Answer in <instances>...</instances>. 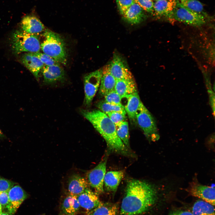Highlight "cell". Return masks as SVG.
<instances>
[{
    "instance_id": "cell-1",
    "label": "cell",
    "mask_w": 215,
    "mask_h": 215,
    "mask_svg": "<svg viewBox=\"0 0 215 215\" xmlns=\"http://www.w3.org/2000/svg\"><path fill=\"white\" fill-rule=\"evenodd\" d=\"M156 198V191L151 185L143 181L131 180L127 185L121 205L120 214H142L154 205Z\"/></svg>"
},
{
    "instance_id": "cell-2",
    "label": "cell",
    "mask_w": 215,
    "mask_h": 215,
    "mask_svg": "<svg viewBox=\"0 0 215 215\" xmlns=\"http://www.w3.org/2000/svg\"><path fill=\"white\" fill-rule=\"evenodd\" d=\"M80 112L104 139L110 150L127 156H133L118 136L115 125L106 114L99 110L81 109Z\"/></svg>"
},
{
    "instance_id": "cell-3",
    "label": "cell",
    "mask_w": 215,
    "mask_h": 215,
    "mask_svg": "<svg viewBox=\"0 0 215 215\" xmlns=\"http://www.w3.org/2000/svg\"><path fill=\"white\" fill-rule=\"evenodd\" d=\"M44 40L41 44L44 53L50 56L59 63L66 64L67 54L65 43L58 34L46 29L43 33Z\"/></svg>"
},
{
    "instance_id": "cell-4",
    "label": "cell",
    "mask_w": 215,
    "mask_h": 215,
    "mask_svg": "<svg viewBox=\"0 0 215 215\" xmlns=\"http://www.w3.org/2000/svg\"><path fill=\"white\" fill-rule=\"evenodd\" d=\"M10 44L13 53L16 54L23 52L37 53L41 49L40 42L36 35L22 30H17L13 33Z\"/></svg>"
},
{
    "instance_id": "cell-5",
    "label": "cell",
    "mask_w": 215,
    "mask_h": 215,
    "mask_svg": "<svg viewBox=\"0 0 215 215\" xmlns=\"http://www.w3.org/2000/svg\"><path fill=\"white\" fill-rule=\"evenodd\" d=\"M209 20L202 15L177 4L167 19L170 22L177 21L195 27L203 26Z\"/></svg>"
},
{
    "instance_id": "cell-6",
    "label": "cell",
    "mask_w": 215,
    "mask_h": 215,
    "mask_svg": "<svg viewBox=\"0 0 215 215\" xmlns=\"http://www.w3.org/2000/svg\"><path fill=\"white\" fill-rule=\"evenodd\" d=\"M136 119L149 140L156 141L159 139L160 136L156 121L142 101L136 113Z\"/></svg>"
},
{
    "instance_id": "cell-7",
    "label": "cell",
    "mask_w": 215,
    "mask_h": 215,
    "mask_svg": "<svg viewBox=\"0 0 215 215\" xmlns=\"http://www.w3.org/2000/svg\"><path fill=\"white\" fill-rule=\"evenodd\" d=\"M186 189L191 196L199 198L214 206L215 205L214 187L200 184L198 181L196 175H195Z\"/></svg>"
},
{
    "instance_id": "cell-8",
    "label": "cell",
    "mask_w": 215,
    "mask_h": 215,
    "mask_svg": "<svg viewBox=\"0 0 215 215\" xmlns=\"http://www.w3.org/2000/svg\"><path fill=\"white\" fill-rule=\"evenodd\" d=\"M102 76V69L97 70L85 75L84 78L85 97L84 105L90 106L99 87Z\"/></svg>"
},
{
    "instance_id": "cell-9",
    "label": "cell",
    "mask_w": 215,
    "mask_h": 215,
    "mask_svg": "<svg viewBox=\"0 0 215 215\" xmlns=\"http://www.w3.org/2000/svg\"><path fill=\"white\" fill-rule=\"evenodd\" d=\"M107 158L105 157L87 174L88 182L97 193L104 191V180L106 173Z\"/></svg>"
},
{
    "instance_id": "cell-10",
    "label": "cell",
    "mask_w": 215,
    "mask_h": 215,
    "mask_svg": "<svg viewBox=\"0 0 215 215\" xmlns=\"http://www.w3.org/2000/svg\"><path fill=\"white\" fill-rule=\"evenodd\" d=\"M8 202L5 209L10 215H13L28 195L19 185H14L8 191Z\"/></svg>"
},
{
    "instance_id": "cell-11",
    "label": "cell",
    "mask_w": 215,
    "mask_h": 215,
    "mask_svg": "<svg viewBox=\"0 0 215 215\" xmlns=\"http://www.w3.org/2000/svg\"><path fill=\"white\" fill-rule=\"evenodd\" d=\"M108 65L110 73L116 80L134 79L132 73L122 58L117 54L113 55Z\"/></svg>"
},
{
    "instance_id": "cell-12",
    "label": "cell",
    "mask_w": 215,
    "mask_h": 215,
    "mask_svg": "<svg viewBox=\"0 0 215 215\" xmlns=\"http://www.w3.org/2000/svg\"><path fill=\"white\" fill-rule=\"evenodd\" d=\"M42 73L44 83L51 84L63 81L65 73L59 64L50 66L44 65L42 68Z\"/></svg>"
},
{
    "instance_id": "cell-13",
    "label": "cell",
    "mask_w": 215,
    "mask_h": 215,
    "mask_svg": "<svg viewBox=\"0 0 215 215\" xmlns=\"http://www.w3.org/2000/svg\"><path fill=\"white\" fill-rule=\"evenodd\" d=\"M77 198L80 206L87 211L95 208L102 202L97 194L88 188L77 196Z\"/></svg>"
},
{
    "instance_id": "cell-14",
    "label": "cell",
    "mask_w": 215,
    "mask_h": 215,
    "mask_svg": "<svg viewBox=\"0 0 215 215\" xmlns=\"http://www.w3.org/2000/svg\"><path fill=\"white\" fill-rule=\"evenodd\" d=\"M22 31L28 33L36 34L42 32L44 28V26L36 17L33 15H28L24 17L21 22Z\"/></svg>"
},
{
    "instance_id": "cell-15",
    "label": "cell",
    "mask_w": 215,
    "mask_h": 215,
    "mask_svg": "<svg viewBox=\"0 0 215 215\" xmlns=\"http://www.w3.org/2000/svg\"><path fill=\"white\" fill-rule=\"evenodd\" d=\"M176 0H158L154 3L153 15L167 20L169 15L176 6Z\"/></svg>"
},
{
    "instance_id": "cell-16",
    "label": "cell",
    "mask_w": 215,
    "mask_h": 215,
    "mask_svg": "<svg viewBox=\"0 0 215 215\" xmlns=\"http://www.w3.org/2000/svg\"><path fill=\"white\" fill-rule=\"evenodd\" d=\"M21 61L36 79L38 80L39 73L44 65L40 59L33 53H28L22 56Z\"/></svg>"
},
{
    "instance_id": "cell-17",
    "label": "cell",
    "mask_w": 215,
    "mask_h": 215,
    "mask_svg": "<svg viewBox=\"0 0 215 215\" xmlns=\"http://www.w3.org/2000/svg\"><path fill=\"white\" fill-rule=\"evenodd\" d=\"M116 80L111 75L108 65L102 69V76L100 85L99 92L104 96L110 92L114 90Z\"/></svg>"
},
{
    "instance_id": "cell-18",
    "label": "cell",
    "mask_w": 215,
    "mask_h": 215,
    "mask_svg": "<svg viewBox=\"0 0 215 215\" xmlns=\"http://www.w3.org/2000/svg\"><path fill=\"white\" fill-rule=\"evenodd\" d=\"M144 10L135 2L122 15L123 19L132 24H138L146 18Z\"/></svg>"
},
{
    "instance_id": "cell-19",
    "label": "cell",
    "mask_w": 215,
    "mask_h": 215,
    "mask_svg": "<svg viewBox=\"0 0 215 215\" xmlns=\"http://www.w3.org/2000/svg\"><path fill=\"white\" fill-rule=\"evenodd\" d=\"M80 207L77 196L69 194L61 203L59 215H76Z\"/></svg>"
},
{
    "instance_id": "cell-20",
    "label": "cell",
    "mask_w": 215,
    "mask_h": 215,
    "mask_svg": "<svg viewBox=\"0 0 215 215\" xmlns=\"http://www.w3.org/2000/svg\"><path fill=\"white\" fill-rule=\"evenodd\" d=\"M68 189L69 194L77 196L83 193L87 188L88 182L83 177L75 174L69 178Z\"/></svg>"
},
{
    "instance_id": "cell-21",
    "label": "cell",
    "mask_w": 215,
    "mask_h": 215,
    "mask_svg": "<svg viewBox=\"0 0 215 215\" xmlns=\"http://www.w3.org/2000/svg\"><path fill=\"white\" fill-rule=\"evenodd\" d=\"M114 90L122 98L137 91V86L134 79L116 80Z\"/></svg>"
},
{
    "instance_id": "cell-22",
    "label": "cell",
    "mask_w": 215,
    "mask_h": 215,
    "mask_svg": "<svg viewBox=\"0 0 215 215\" xmlns=\"http://www.w3.org/2000/svg\"><path fill=\"white\" fill-rule=\"evenodd\" d=\"M124 176L123 171H111L107 172L105 176L104 185L106 190L116 191Z\"/></svg>"
},
{
    "instance_id": "cell-23",
    "label": "cell",
    "mask_w": 215,
    "mask_h": 215,
    "mask_svg": "<svg viewBox=\"0 0 215 215\" xmlns=\"http://www.w3.org/2000/svg\"><path fill=\"white\" fill-rule=\"evenodd\" d=\"M127 102L124 106L126 113L131 120L136 119V115L141 102L138 92L127 97Z\"/></svg>"
},
{
    "instance_id": "cell-24",
    "label": "cell",
    "mask_w": 215,
    "mask_h": 215,
    "mask_svg": "<svg viewBox=\"0 0 215 215\" xmlns=\"http://www.w3.org/2000/svg\"><path fill=\"white\" fill-rule=\"evenodd\" d=\"M119 208L117 204L110 203L101 204L95 208L87 211V215H117Z\"/></svg>"
},
{
    "instance_id": "cell-25",
    "label": "cell",
    "mask_w": 215,
    "mask_h": 215,
    "mask_svg": "<svg viewBox=\"0 0 215 215\" xmlns=\"http://www.w3.org/2000/svg\"><path fill=\"white\" fill-rule=\"evenodd\" d=\"M177 5L184 7L202 15L210 19L211 17L206 12L203 4L198 0H176Z\"/></svg>"
},
{
    "instance_id": "cell-26",
    "label": "cell",
    "mask_w": 215,
    "mask_h": 215,
    "mask_svg": "<svg viewBox=\"0 0 215 215\" xmlns=\"http://www.w3.org/2000/svg\"><path fill=\"white\" fill-rule=\"evenodd\" d=\"M214 206L201 199L194 204L192 213L193 215H215Z\"/></svg>"
},
{
    "instance_id": "cell-27",
    "label": "cell",
    "mask_w": 215,
    "mask_h": 215,
    "mask_svg": "<svg viewBox=\"0 0 215 215\" xmlns=\"http://www.w3.org/2000/svg\"><path fill=\"white\" fill-rule=\"evenodd\" d=\"M116 134L123 144L130 149L128 124L127 121L122 122L116 125Z\"/></svg>"
},
{
    "instance_id": "cell-28",
    "label": "cell",
    "mask_w": 215,
    "mask_h": 215,
    "mask_svg": "<svg viewBox=\"0 0 215 215\" xmlns=\"http://www.w3.org/2000/svg\"><path fill=\"white\" fill-rule=\"evenodd\" d=\"M96 106L99 110L106 114L109 112H117L126 115V113L123 106L111 104L105 101L98 102L96 104Z\"/></svg>"
},
{
    "instance_id": "cell-29",
    "label": "cell",
    "mask_w": 215,
    "mask_h": 215,
    "mask_svg": "<svg viewBox=\"0 0 215 215\" xmlns=\"http://www.w3.org/2000/svg\"><path fill=\"white\" fill-rule=\"evenodd\" d=\"M104 96L105 101L106 102L111 104L123 106L122 103L121 97L115 90L110 92Z\"/></svg>"
},
{
    "instance_id": "cell-30",
    "label": "cell",
    "mask_w": 215,
    "mask_h": 215,
    "mask_svg": "<svg viewBox=\"0 0 215 215\" xmlns=\"http://www.w3.org/2000/svg\"><path fill=\"white\" fill-rule=\"evenodd\" d=\"M33 53L45 65L50 66L59 64V63L52 58L44 53H41L39 52Z\"/></svg>"
},
{
    "instance_id": "cell-31",
    "label": "cell",
    "mask_w": 215,
    "mask_h": 215,
    "mask_svg": "<svg viewBox=\"0 0 215 215\" xmlns=\"http://www.w3.org/2000/svg\"><path fill=\"white\" fill-rule=\"evenodd\" d=\"M142 9L153 15L154 3L152 0H134Z\"/></svg>"
},
{
    "instance_id": "cell-32",
    "label": "cell",
    "mask_w": 215,
    "mask_h": 215,
    "mask_svg": "<svg viewBox=\"0 0 215 215\" xmlns=\"http://www.w3.org/2000/svg\"><path fill=\"white\" fill-rule=\"evenodd\" d=\"M106 114L115 125L122 122L127 121L126 115H124L118 112H110L107 113Z\"/></svg>"
},
{
    "instance_id": "cell-33",
    "label": "cell",
    "mask_w": 215,
    "mask_h": 215,
    "mask_svg": "<svg viewBox=\"0 0 215 215\" xmlns=\"http://www.w3.org/2000/svg\"><path fill=\"white\" fill-rule=\"evenodd\" d=\"M118 8L121 15L133 4L134 0H116Z\"/></svg>"
},
{
    "instance_id": "cell-34",
    "label": "cell",
    "mask_w": 215,
    "mask_h": 215,
    "mask_svg": "<svg viewBox=\"0 0 215 215\" xmlns=\"http://www.w3.org/2000/svg\"><path fill=\"white\" fill-rule=\"evenodd\" d=\"M15 184L12 181L0 177V192H8Z\"/></svg>"
},
{
    "instance_id": "cell-35",
    "label": "cell",
    "mask_w": 215,
    "mask_h": 215,
    "mask_svg": "<svg viewBox=\"0 0 215 215\" xmlns=\"http://www.w3.org/2000/svg\"><path fill=\"white\" fill-rule=\"evenodd\" d=\"M8 202V192H0V204L2 209H5Z\"/></svg>"
},
{
    "instance_id": "cell-36",
    "label": "cell",
    "mask_w": 215,
    "mask_h": 215,
    "mask_svg": "<svg viewBox=\"0 0 215 215\" xmlns=\"http://www.w3.org/2000/svg\"><path fill=\"white\" fill-rule=\"evenodd\" d=\"M169 215H193L191 212L187 211H179L174 212Z\"/></svg>"
},
{
    "instance_id": "cell-37",
    "label": "cell",
    "mask_w": 215,
    "mask_h": 215,
    "mask_svg": "<svg viewBox=\"0 0 215 215\" xmlns=\"http://www.w3.org/2000/svg\"><path fill=\"white\" fill-rule=\"evenodd\" d=\"M0 215H10L7 212H2Z\"/></svg>"
},
{
    "instance_id": "cell-38",
    "label": "cell",
    "mask_w": 215,
    "mask_h": 215,
    "mask_svg": "<svg viewBox=\"0 0 215 215\" xmlns=\"http://www.w3.org/2000/svg\"><path fill=\"white\" fill-rule=\"evenodd\" d=\"M2 212V208L1 205L0 204V215Z\"/></svg>"
},
{
    "instance_id": "cell-39",
    "label": "cell",
    "mask_w": 215,
    "mask_h": 215,
    "mask_svg": "<svg viewBox=\"0 0 215 215\" xmlns=\"http://www.w3.org/2000/svg\"><path fill=\"white\" fill-rule=\"evenodd\" d=\"M2 133L1 130H0V136L1 135Z\"/></svg>"
},
{
    "instance_id": "cell-40",
    "label": "cell",
    "mask_w": 215,
    "mask_h": 215,
    "mask_svg": "<svg viewBox=\"0 0 215 215\" xmlns=\"http://www.w3.org/2000/svg\"><path fill=\"white\" fill-rule=\"evenodd\" d=\"M155 0L157 1V0Z\"/></svg>"
}]
</instances>
